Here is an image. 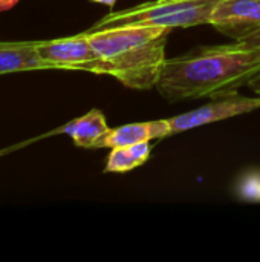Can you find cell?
<instances>
[{
  "label": "cell",
  "mask_w": 260,
  "mask_h": 262,
  "mask_svg": "<svg viewBox=\"0 0 260 262\" xmlns=\"http://www.w3.org/2000/svg\"><path fill=\"white\" fill-rule=\"evenodd\" d=\"M260 74V52L239 41L202 46L164 61L156 89L172 103L221 98Z\"/></svg>",
  "instance_id": "cell-1"
},
{
  "label": "cell",
  "mask_w": 260,
  "mask_h": 262,
  "mask_svg": "<svg viewBox=\"0 0 260 262\" xmlns=\"http://www.w3.org/2000/svg\"><path fill=\"white\" fill-rule=\"evenodd\" d=\"M172 29L150 25H120L89 29V41L107 68V75L126 88L149 91L156 88Z\"/></svg>",
  "instance_id": "cell-2"
},
{
  "label": "cell",
  "mask_w": 260,
  "mask_h": 262,
  "mask_svg": "<svg viewBox=\"0 0 260 262\" xmlns=\"http://www.w3.org/2000/svg\"><path fill=\"white\" fill-rule=\"evenodd\" d=\"M219 0H155L109 12L90 29L120 25H150L167 29L208 25Z\"/></svg>",
  "instance_id": "cell-3"
},
{
  "label": "cell",
  "mask_w": 260,
  "mask_h": 262,
  "mask_svg": "<svg viewBox=\"0 0 260 262\" xmlns=\"http://www.w3.org/2000/svg\"><path fill=\"white\" fill-rule=\"evenodd\" d=\"M40 58L51 69L86 71L98 75H107V68L93 51L87 32L55 40L35 41Z\"/></svg>",
  "instance_id": "cell-4"
},
{
  "label": "cell",
  "mask_w": 260,
  "mask_h": 262,
  "mask_svg": "<svg viewBox=\"0 0 260 262\" xmlns=\"http://www.w3.org/2000/svg\"><path fill=\"white\" fill-rule=\"evenodd\" d=\"M256 109H260V95L251 98V97H244L234 92L221 98H215L211 103L201 106L195 111L169 118V123L172 127V135H175L179 132L195 129V127H201L204 124L244 115Z\"/></svg>",
  "instance_id": "cell-5"
},
{
  "label": "cell",
  "mask_w": 260,
  "mask_h": 262,
  "mask_svg": "<svg viewBox=\"0 0 260 262\" xmlns=\"http://www.w3.org/2000/svg\"><path fill=\"white\" fill-rule=\"evenodd\" d=\"M234 41L260 29V0H219L210 23Z\"/></svg>",
  "instance_id": "cell-6"
},
{
  "label": "cell",
  "mask_w": 260,
  "mask_h": 262,
  "mask_svg": "<svg viewBox=\"0 0 260 262\" xmlns=\"http://www.w3.org/2000/svg\"><path fill=\"white\" fill-rule=\"evenodd\" d=\"M172 135V127L167 120H155V121H143V123H130L115 129H109V132L95 144V149L101 147H123L138 143H146L150 140H162Z\"/></svg>",
  "instance_id": "cell-7"
},
{
  "label": "cell",
  "mask_w": 260,
  "mask_h": 262,
  "mask_svg": "<svg viewBox=\"0 0 260 262\" xmlns=\"http://www.w3.org/2000/svg\"><path fill=\"white\" fill-rule=\"evenodd\" d=\"M109 126L106 123L104 114L100 109H92L80 118H75L48 134H43L31 141H38L46 137H52L57 134H66L72 138L74 144L84 149H95V144L109 132Z\"/></svg>",
  "instance_id": "cell-8"
},
{
  "label": "cell",
  "mask_w": 260,
  "mask_h": 262,
  "mask_svg": "<svg viewBox=\"0 0 260 262\" xmlns=\"http://www.w3.org/2000/svg\"><path fill=\"white\" fill-rule=\"evenodd\" d=\"M51 69L35 48V41H0V74Z\"/></svg>",
  "instance_id": "cell-9"
},
{
  "label": "cell",
  "mask_w": 260,
  "mask_h": 262,
  "mask_svg": "<svg viewBox=\"0 0 260 262\" xmlns=\"http://www.w3.org/2000/svg\"><path fill=\"white\" fill-rule=\"evenodd\" d=\"M150 152H152V146L149 141L123 146V147H113L112 152L107 155L104 172L124 173L136 167H141L150 158Z\"/></svg>",
  "instance_id": "cell-10"
},
{
  "label": "cell",
  "mask_w": 260,
  "mask_h": 262,
  "mask_svg": "<svg viewBox=\"0 0 260 262\" xmlns=\"http://www.w3.org/2000/svg\"><path fill=\"white\" fill-rule=\"evenodd\" d=\"M242 196L245 200L260 201V178H248L242 186Z\"/></svg>",
  "instance_id": "cell-11"
},
{
  "label": "cell",
  "mask_w": 260,
  "mask_h": 262,
  "mask_svg": "<svg viewBox=\"0 0 260 262\" xmlns=\"http://www.w3.org/2000/svg\"><path fill=\"white\" fill-rule=\"evenodd\" d=\"M238 41L241 45L247 46V48H251V49L260 52V29L256 31V32H253V34H250V35H247V37H244L242 40H238Z\"/></svg>",
  "instance_id": "cell-12"
},
{
  "label": "cell",
  "mask_w": 260,
  "mask_h": 262,
  "mask_svg": "<svg viewBox=\"0 0 260 262\" xmlns=\"http://www.w3.org/2000/svg\"><path fill=\"white\" fill-rule=\"evenodd\" d=\"M20 0H0V12H5V11H9L12 9Z\"/></svg>",
  "instance_id": "cell-13"
},
{
  "label": "cell",
  "mask_w": 260,
  "mask_h": 262,
  "mask_svg": "<svg viewBox=\"0 0 260 262\" xmlns=\"http://www.w3.org/2000/svg\"><path fill=\"white\" fill-rule=\"evenodd\" d=\"M248 86H250V88L257 94V95H260V74L256 77V78H254V80H253V81H251V83H250V84H248Z\"/></svg>",
  "instance_id": "cell-14"
},
{
  "label": "cell",
  "mask_w": 260,
  "mask_h": 262,
  "mask_svg": "<svg viewBox=\"0 0 260 262\" xmlns=\"http://www.w3.org/2000/svg\"><path fill=\"white\" fill-rule=\"evenodd\" d=\"M92 2L100 3V5H106V6H110V8L116 3V0H92Z\"/></svg>",
  "instance_id": "cell-15"
}]
</instances>
